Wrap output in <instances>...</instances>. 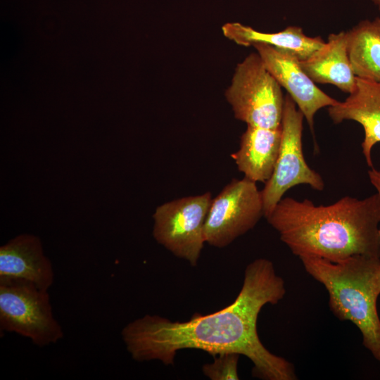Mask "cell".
I'll return each instance as SVG.
<instances>
[{"mask_svg": "<svg viewBox=\"0 0 380 380\" xmlns=\"http://www.w3.org/2000/svg\"><path fill=\"white\" fill-rule=\"evenodd\" d=\"M286 292L284 281L272 262L257 258L246 266L241 289L227 307L208 315L194 314L184 322L146 315L124 327L121 337L137 362L158 360L171 365L183 349L201 350L213 356L234 353L252 362L257 377L296 380L293 364L267 350L257 329L262 307L277 304Z\"/></svg>", "mask_w": 380, "mask_h": 380, "instance_id": "6da1fadb", "label": "cell"}, {"mask_svg": "<svg viewBox=\"0 0 380 380\" xmlns=\"http://www.w3.org/2000/svg\"><path fill=\"white\" fill-rule=\"evenodd\" d=\"M281 241L300 259L338 262L353 255L380 258V196H349L317 205L282 198L265 217Z\"/></svg>", "mask_w": 380, "mask_h": 380, "instance_id": "7a4b0ae2", "label": "cell"}, {"mask_svg": "<svg viewBox=\"0 0 380 380\" xmlns=\"http://www.w3.org/2000/svg\"><path fill=\"white\" fill-rule=\"evenodd\" d=\"M300 260L308 274L327 291L332 313L358 328L364 346L380 362V258L353 255L338 262L319 258Z\"/></svg>", "mask_w": 380, "mask_h": 380, "instance_id": "3957f363", "label": "cell"}, {"mask_svg": "<svg viewBox=\"0 0 380 380\" xmlns=\"http://www.w3.org/2000/svg\"><path fill=\"white\" fill-rule=\"evenodd\" d=\"M224 96L234 118L247 125L281 127L284 106L281 87L257 52L237 64Z\"/></svg>", "mask_w": 380, "mask_h": 380, "instance_id": "277c9868", "label": "cell"}, {"mask_svg": "<svg viewBox=\"0 0 380 380\" xmlns=\"http://www.w3.org/2000/svg\"><path fill=\"white\" fill-rule=\"evenodd\" d=\"M0 331L18 334L39 347L63 337L48 291L21 279H0Z\"/></svg>", "mask_w": 380, "mask_h": 380, "instance_id": "5b68a950", "label": "cell"}, {"mask_svg": "<svg viewBox=\"0 0 380 380\" xmlns=\"http://www.w3.org/2000/svg\"><path fill=\"white\" fill-rule=\"evenodd\" d=\"M210 192L163 203L153 215V236L174 255L196 266L204 243L205 224L211 204Z\"/></svg>", "mask_w": 380, "mask_h": 380, "instance_id": "8992f818", "label": "cell"}, {"mask_svg": "<svg viewBox=\"0 0 380 380\" xmlns=\"http://www.w3.org/2000/svg\"><path fill=\"white\" fill-rule=\"evenodd\" d=\"M304 115L287 94L281 120V141L274 172L261 190L264 217H267L291 188L301 184L322 191V176L307 163L303 151Z\"/></svg>", "mask_w": 380, "mask_h": 380, "instance_id": "52a82bcc", "label": "cell"}, {"mask_svg": "<svg viewBox=\"0 0 380 380\" xmlns=\"http://www.w3.org/2000/svg\"><path fill=\"white\" fill-rule=\"evenodd\" d=\"M264 216L261 191L243 177L233 179L212 199L205 224V242L224 248L254 228Z\"/></svg>", "mask_w": 380, "mask_h": 380, "instance_id": "ba28073f", "label": "cell"}, {"mask_svg": "<svg viewBox=\"0 0 380 380\" xmlns=\"http://www.w3.org/2000/svg\"><path fill=\"white\" fill-rule=\"evenodd\" d=\"M253 46L269 72L287 91L312 131L317 112L336 105L338 101L319 89L304 72L299 61L287 51L263 43Z\"/></svg>", "mask_w": 380, "mask_h": 380, "instance_id": "9c48e42d", "label": "cell"}, {"mask_svg": "<svg viewBox=\"0 0 380 380\" xmlns=\"http://www.w3.org/2000/svg\"><path fill=\"white\" fill-rule=\"evenodd\" d=\"M328 113L336 124L353 120L362 125V151L367 165L373 167L372 148L380 142V82L357 77L355 90L345 101L329 107Z\"/></svg>", "mask_w": 380, "mask_h": 380, "instance_id": "30bf717a", "label": "cell"}, {"mask_svg": "<svg viewBox=\"0 0 380 380\" xmlns=\"http://www.w3.org/2000/svg\"><path fill=\"white\" fill-rule=\"evenodd\" d=\"M0 279L25 280L49 290L54 271L38 236L20 234L0 247Z\"/></svg>", "mask_w": 380, "mask_h": 380, "instance_id": "8fae6325", "label": "cell"}, {"mask_svg": "<svg viewBox=\"0 0 380 380\" xmlns=\"http://www.w3.org/2000/svg\"><path fill=\"white\" fill-rule=\"evenodd\" d=\"M281 141V127L267 129L247 125L239 149L231 157L244 177L265 183L274 172Z\"/></svg>", "mask_w": 380, "mask_h": 380, "instance_id": "7c38bea8", "label": "cell"}, {"mask_svg": "<svg viewBox=\"0 0 380 380\" xmlns=\"http://www.w3.org/2000/svg\"><path fill=\"white\" fill-rule=\"evenodd\" d=\"M299 63L315 83L333 84L348 94L356 87L357 77L347 51L346 32L330 34L327 42Z\"/></svg>", "mask_w": 380, "mask_h": 380, "instance_id": "4fadbf2b", "label": "cell"}, {"mask_svg": "<svg viewBox=\"0 0 380 380\" xmlns=\"http://www.w3.org/2000/svg\"><path fill=\"white\" fill-rule=\"evenodd\" d=\"M222 31L227 39L238 45L249 46L256 43L266 44L287 51L298 61L305 60L325 43L319 36H307L298 26H289L278 32L267 33L233 22L224 24Z\"/></svg>", "mask_w": 380, "mask_h": 380, "instance_id": "5bb4252c", "label": "cell"}, {"mask_svg": "<svg viewBox=\"0 0 380 380\" xmlns=\"http://www.w3.org/2000/svg\"><path fill=\"white\" fill-rule=\"evenodd\" d=\"M346 34L348 55L355 76L380 82V18L363 20Z\"/></svg>", "mask_w": 380, "mask_h": 380, "instance_id": "9a60e30c", "label": "cell"}, {"mask_svg": "<svg viewBox=\"0 0 380 380\" xmlns=\"http://www.w3.org/2000/svg\"><path fill=\"white\" fill-rule=\"evenodd\" d=\"M240 355L223 353L216 355L212 363L203 365L202 372L211 380H238V361Z\"/></svg>", "mask_w": 380, "mask_h": 380, "instance_id": "2e32d148", "label": "cell"}, {"mask_svg": "<svg viewBox=\"0 0 380 380\" xmlns=\"http://www.w3.org/2000/svg\"><path fill=\"white\" fill-rule=\"evenodd\" d=\"M368 176L371 184L380 196V170H376L374 167H372L368 171Z\"/></svg>", "mask_w": 380, "mask_h": 380, "instance_id": "e0dca14e", "label": "cell"}, {"mask_svg": "<svg viewBox=\"0 0 380 380\" xmlns=\"http://www.w3.org/2000/svg\"><path fill=\"white\" fill-rule=\"evenodd\" d=\"M374 4L377 6L379 11H380V0H372Z\"/></svg>", "mask_w": 380, "mask_h": 380, "instance_id": "ac0fdd59", "label": "cell"}]
</instances>
